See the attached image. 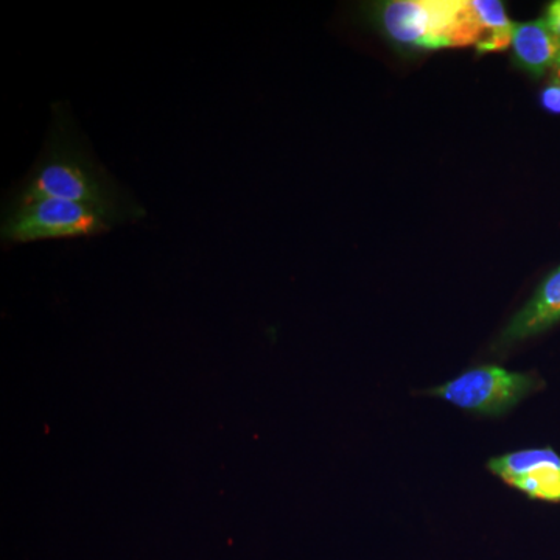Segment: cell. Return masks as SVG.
Returning a JSON list of instances; mask_svg holds the SVG:
<instances>
[{
	"label": "cell",
	"instance_id": "1",
	"mask_svg": "<svg viewBox=\"0 0 560 560\" xmlns=\"http://www.w3.org/2000/svg\"><path fill=\"white\" fill-rule=\"evenodd\" d=\"M36 198L81 202L101 209L116 224L145 217L139 202L95 161L70 119L69 110L61 105H55L43 156L13 200Z\"/></svg>",
	"mask_w": 560,
	"mask_h": 560
},
{
	"label": "cell",
	"instance_id": "2",
	"mask_svg": "<svg viewBox=\"0 0 560 560\" xmlns=\"http://www.w3.org/2000/svg\"><path fill=\"white\" fill-rule=\"evenodd\" d=\"M375 21L390 40L415 49L477 46L481 38L471 0H390L375 9Z\"/></svg>",
	"mask_w": 560,
	"mask_h": 560
},
{
	"label": "cell",
	"instance_id": "3",
	"mask_svg": "<svg viewBox=\"0 0 560 560\" xmlns=\"http://www.w3.org/2000/svg\"><path fill=\"white\" fill-rule=\"evenodd\" d=\"M114 224L101 209L58 198H36L10 202L0 234L7 243H31L101 235Z\"/></svg>",
	"mask_w": 560,
	"mask_h": 560
},
{
	"label": "cell",
	"instance_id": "4",
	"mask_svg": "<svg viewBox=\"0 0 560 560\" xmlns=\"http://www.w3.org/2000/svg\"><path fill=\"white\" fill-rule=\"evenodd\" d=\"M540 378L529 372H512L495 364L464 371L458 377L427 390L429 396L455 405L459 410L477 416L500 418L534 390L540 389Z\"/></svg>",
	"mask_w": 560,
	"mask_h": 560
},
{
	"label": "cell",
	"instance_id": "5",
	"mask_svg": "<svg viewBox=\"0 0 560 560\" xmlns=\"http://www.w3.org/2000/svg\"><path fill=\"white\" fill-rule=\"evenodd\" d=\"M560 323V267L551 272L500 337L501 346L528 340Z\"/></svg>",
	"mask_w": 560,
	"mask_h": 560
},
{
	"label": "cell",
	"instance_id": "6",
	"mask_svg": "<svg viewBox=\"0 0 560 560\" xmlns=\"http://www.w3.org/2000/svg\"><path fill=\"white\" fill-rule=\"evenodd\" d=\"M511 47L518 68L530 75H548L560 68V35L551 32L544 20L515 24Z\"/></svg>",
	"mask_w": 560,
	"mask_h": 560
},
{
	"label": "cell",
	"instance_id": "7",
	"mask_svg": "<svg viewBox=\"0 0 560 560\" xmlns=\"http://www.w3.org/2000/svg\"><path fill=\"white\" fill-rule=\"evenodd\" d=\"M480 21L481 38L478 40L477 50L481 54L488 51H501L512 46L515 22L508 18L504 3L499 0H471Z\"/></svg>",
	"mask_w": 560,
	"mask_h": 560
},
{
	"label": "cell",
	"instance_id": "8",
	"mask_svg": "<svg viewBox=\"0 0 560 560\" xmlns=\"http://www.w3.org/2000/svg\"><path fill=\"white\" fill-rule=\"evenodd\" d=\"M548 466H560V455L552 448H526L497 456L488 463V469L503 481L523 477Z\"/></svg>",
	"mask_w": 560,
	"mask_h": 560
},
{
	"label": "cell",
	"instance_id": "9",
	"mask_svg": "<svg viewBox=\"0 0 560 560\" xmlns=\"http://www.w3.org/2000/svg\"><path fill=\"white\" fill-rule=\"evenodd\" d=\"M534 500L560 503V466L541 467L523 477L504 481Z\"/></svg>",
	"mask_w": 560,
	"mask_h": 560
},
{
	"label": "cell",
	"instance_id": "10",
	"mask_svg": "<svg viewBox=\"0 0 560 560\" xmlns=\"http://www.w3.org/2000/svg\"><path fill=\"white\" fill-rule=\"evenodd\" d=\"M540 105L547 113L560 116V68L548 73V81L540 92Z\"/></svg>",
	"mask_w": 560,
	"mask_h": 560
},
{
	"label": "cell",
	"instance_id": "11",
	"mask_svg": "<svg viewBox=\"0 0 560 560\" xmlns=\"http://www.w3.org/2000/svg\"><path fill=\"white\" fill-rule=\"evenodd\" d=\"M544 21L551 32L560 35V0H555V2H551L550 5L547 7Z\"/></svg>",
	"mask_w": 560,
	"mask_h": 560
}]
</instances>
